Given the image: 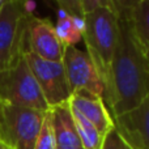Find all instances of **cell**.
<instances>
[{"instance_id":"1","label":"cell","mask_w":149,"mask_h":149,"mask_svg":"<svg viewBox=\"0 0 149 149\" xmlns=\"http://www.w3.org/2000/svg\"><path fill=\"white\" fill-rule=\"evenodd\" d=\"M149 95V72L144 50L134 33L131 21H119V38L103 81V101L111 116L139 106Z\"/></svg>"},{"instance_id":"2","label":"cell","mask_w":149,"mask_h":149,"mask_svg":"<svg viewBox=\"0 0 149 149\" xmlns=\"http://www.w3.org/2000/svg\"><path fill=\"white\" fill-rule=\"evenodd\" d=\"M85 29L82 33L86 55L95 67L100 79H106L119 38V20L109 9H95L84 16Z\"/></svg>"},{"instance_id":"3","label":"cell","mask_w":149,"mask_h":149,"mask_svg":"<svg viewBox=\"0 0 149 149\" xmlns=\"http://www.w3.org/2000/svg\"><path fill=\"white\" fill-rule=\"evenodd\" d=\"M28 1H10L0 9V72L15 65L29 50L33 18Z\"/></svg>"},{"instance_id":"4","label":"cell","mask_w":149,"mask_h":149,"mask_svg":"<svg viewBox=\"0 0 149 149\" xmlns=\"http://www.w3.org/2000/svg\"><path fill=\"white\" fill-rule=\"evenodd\" d=\"M46 113L0 101V144L9 149H34Z\"/></svg>"},{"instance_id":"5","label":"cell","mask_w":149,"mask_h":149,"mask_svg":"<svg viewBox=\"0 0 149 149\" xmlns=\"http://www.w3.org/2000/svg\"><path fill=\"white\" fill-rule=\"evenodd\" d=\"M0 101L45 113L50 110L25 56L0 72Z\"/></svg>"},{"instance_id":"6","label":"cell","mask_w":149,"mask_h":149,"mask_svg":"<svg viewBox=\"0 0 149 149\" xmlns=\"http://www.w3.org/2000/svg\"><path fill=\"white\" fill-rule=\"evenodd\" d=\"M24 56L43 94L47 106L52 109L55 106L68 102L72 94L68 86L63 63L45 60L37 56L30 50H28Z\"/></svg>"},{"instance_id":"7","label":"cell","mask_w":149,"mask_h":149,"mask_svg":"<svg viewBox=\"0 0 149 149\" xmlns=\"http://www.w3.org/2000/svg\"><path fill=\"white\" fill-rule=\"evenodd\" d=\"M63 67L71 94L89 93L103 97V85L95 67L85 51L74 46H67L63 55Z\"/></svg>"},{"instance_id":"8","label":"cell","mask_w":149,"mask_h":149,"mask_svg":"<svg viewBox=\"0 0 149 149\" xmlns=\"http://www.w3.org/2000/svg\"><path fill=\"white\" fill-rule=\"evenodd\" d=\"M114 130L130 149H149V95L135 109L114 116Z\"/></svg>"},{"instance_id":"9","label":"cell","mask_w":149,"mask_h":149,"mask_svg":"<svg viewBox=\"0 0 149 149\" xmlns=\"http://www.w3.org/2000/svg\"><path fill=\"white\" fill-rule=\"evenodd\" d=\"M64 49L50 20L34 16L29 25V50L45 60L62 62Z\"/></svg>"},{"instance_id":"10","label":"cell","mask_w":149,"mask_h":149,"mask_svg":"<svg viewBox=\"0 0 149 149\" xmlns=\"http://www.w3.org/2000/svg\"><path fill=\"white\" fill-rule=\"evenodd\" d=\"M68 103L71 109L81 114L103 136L114 130L113 116L106 107L103 97L93 95L89 93H76L71 95Z\"/></svg>"},{"instance_id":"11","label":"cell","mask_w":149,"mask_h":149,"mask_svg":"<svg viewBox=\"0 0 149 149\" xmlns=\"http://www.w3.org/2000/svg\"><path fill=\"white\" fill-rule=\"evenodd\" d=\"M55 143L58 149H84L74 127L72 110L68 102L50 109Z\"/></svg>"},{"instance_id":"12","label":"cell","mask_w":149,"mask_h":149,"mask_svg":"<svg viewBox=\"0 0 149 149\" xmlns=\"http://www.w3.org/2000/svg\"><path fill=\"white\" fill-rule=\"evenodd\" d=\"M71 110H72L74 127H76V131L80 137L82 148L84 149H102L105 136L89 120H86L81 114L74 111L73 109H71Z\"/></svg>"},{"instance_id":"13","label":"cell","mask_w":149,"mask_h":149,"mask_svg":"<svg viewBox=\"0 0 149 149\" xmlns=\"http://www.w3.org/2000/svg\"><path fill=\"white\" fill-rule=\"evenodd\" d=\"M130 21L143 50L149 49V0H143L132 10Z\"/></svg>"},{"instance_id":"14","label":"cell","mask_w":149,"mask_h":149,"mask_svg":"<svg viewBox=\"0 0 149 149\" xmlns=\"http://www.w3.org/2000/svg\"><path fill=\"white\" fill-rule=\"evenodd\" d=\"M54 28L58 38L62 41L64 47L74 46L77 42L82 39V34L73 25L72 16L67 15L63 10H59V18H58V22Z\"/></svg>"},{"instance_id":"15","label":"cell","mask_w":149,"mask_h":149,"mask_svg":"<svg viewBox=\"0 0 149 149\" xmlns=\"http://www.w3.org/2000/svg\"><path fill=\"white\" fill-rule=\"evenodd\" d=\"M34 149H56V143H55L50 110L47 111L46 115H45L43 123H42V128H41V131H39L38 139H37V141H36Z\"/></svg>"},{"instance_id":"16","label":"cell","mask_w":149,"mask_h":149,"mask_svg":"<svg viewBox=\"0 0 149 149\" xmlns=\"http://www.w3.org/2000/svg\"><path fill=\"white\" fill-rule=\"evenodd\" d=\"M143 0H111L114 8V13L116 15L119 21L130 20L132 10L141 3Z\"/></svg>"},{"instance_id":"17","label":"cell","mask_w":149,"mask_h":149,"mask_svg":"<svg viewBox=\"0 0 149 149\" xmlns=\"http://www.w3.org/2000/svg\"><path fill=\"white\" fill-rule=\"evenodd\" d=\"M60 10L73 17H84V12L81 8L80 0H54Z\"/></svg>"},{"instance_id":"18","label":"cell","mask_w":149,"mask_h":149,"mask_svg":"<svg viewBox=\"0 0 149 149\" xmlns=\"http://www.w3.org/2000/svg\"><path fill=\"white\" fill-rule=\"evenodd\" d=\"M81 3V8L82 12H84V16L86 13H90L95 9H100V8H103V9H109L114 13V8L113 4H111V0H80Z\"/></svg>"},{"instance_id":"19","label":"cell","mask_w":149,"mask_h":149,"mask_svg":"<svg viewBox=\"0 0 149 149\" xmlns=\"http://www.w3.org/2000/svg\"><path fill=\"white\" fill-rule=\"evenodd\" d=\"M102 149H130V148L123 143V140L119 137V135L115 132V130H113L105 136Z\"/></svg>"},{"instance_id":"20","label":"cell","mask_w":149,"mask_h":149,"mask_svg":"<svg viewBox=\"0 0 149 149\" xmlns=\"http://www.w3.org/2000/svg\"><path fill=\"white\" fill-rule=\"evenodd\" d=\"M144 58H145V64H147V70L149 72V49L144 50Z\"/></svg>"},{"instance_id":"21","label":"cell","mask_w":149,"mask_h":149,"mask_svg":"<svg viewBox=\"0 0 149 149\" xmlns=\"http://www.w3.org/2000/svg\"><path fill=\"white\" fill-rule=\"evenodd\" d=\"M10 1H28V0H0V9H1L3 5H5L7 3H10Z\"/></svg>"},{"instance_id":"22","label":"cell","mask_w":149,"mask_h":149,"mask_svg":"<svg viewBox=\"0 0 149 149\" xmlns=\"http://www.w3.org/2000/svg\"><path fill=\"white\" fill-rule=\"evenodd\" d=\"M0 149H9V148H7L5 145H3V144H0Z\"/></svg>"},{"instance_id":"23","label":"cell","mask_w":149,"mask_h":149,"mask_svg":"<svg viewBox=\"0 0 149 149\" xmlns=\"http://www.w3.org/2000/svg\"><path fill=\"white\" fill-rule=\"evenodd\" d=\"M56 149H58V148H56Z\"/></svg>"}]
</instances>
